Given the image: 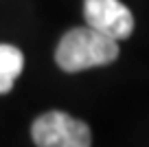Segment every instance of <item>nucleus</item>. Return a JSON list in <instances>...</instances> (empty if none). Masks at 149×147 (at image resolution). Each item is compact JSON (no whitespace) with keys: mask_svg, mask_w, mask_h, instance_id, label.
I'll return each instance as SVG.
<instances>
[{"mask_svg":"<svg viewBox=\"0 0 149 147\" xmlns=\"http://www.w3.org/2000/svg\"><path fill=\"white\" fill-rule=\"evenodd\" d=\"M118 57V42L92 27L68 31L57 44L55 62L64 73H81L92 66H105Z\"/></svg>","mask_w":149,"mask_h":147,"instance_id":"obj_1","label":"nucleus"},{"mask_svg":"<svg viewBox=\"0 0 149 147\" xmlns=\"http://www.w3.org/2000/svg\"><path fill=\"white\" fill-rule=\"evenodd\" d=\"M33 143L37 147H90L92 134L84 121L66 112L53 110L44 112L33 121L31 127Z\"/></svg>","mask_w":149,"mask_h":147,"instance_id":"obj_2","label":"nucleus"},{"mask_svg":"<svg viewBox=\"0 0 149 147\" xmlns=\"http://www.w3.org/2000/svg\"><path fill=\"white\" fill-rule=\"evenodd\" d=\"M86 24L112 40H125L134 31V15L121 0H84Z\"/></svg>","mask_w":149,"mask_h":147,"instance_id":"obj_3","label":"nucleus"},{"mask_svg":"<svg viewBox=\"0 0 149 147\" xmlns=\"http://www.w3.org/2000/svg\"><path fill=\"white\" fill-rule=\"evenodd\" d=\"M22 68H24L22 51L11 44H0V94H7L13 88Z\"/></svg>","mask_w":149,"mask_h":147,"instance_id":"obj_4","label":"nucleus"}]
</instances>
